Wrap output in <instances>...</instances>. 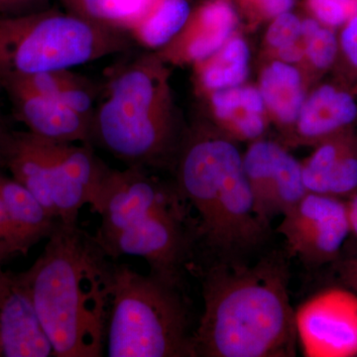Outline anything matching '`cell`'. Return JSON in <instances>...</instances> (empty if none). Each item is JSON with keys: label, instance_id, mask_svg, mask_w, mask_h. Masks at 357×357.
<instances>
[{"label": "cell", "instance_id": "cell-33", "mask_svg": "<svg viewBox=\"0 0 357 357\" xmlns=\"http://www.w3.org/2000/svg\"><path fill=\"white\" fill-rule=\"evenodd\" d=\"M11 131L6 121L0 117V169L4 168V158Z\"/></svg>", "mask_w": 357, "mask_h": 357}, {"label": "cell", "instance_id": "cell-12", "mask_svg": "<svg viewBox=\"0 0 357 357\" xmlns=\"http://www.w3.org/2000/svg\"><path fill=\"white\" fill-rule=\"evenodd\" d=\"M0 352L6 357L55 356L21 273L7 272L0 287Z\"/></svg>", "mask_w": 357, "mask_h": 357}, {"label": "cell", "instance_id": "cell-20", "mask_svg": "<svg viewBox=\"0 0 357 357\" xmlns=\"http://www.w3.org/2000/svg\"><path fill=\"white\" fill-rule=\"evenodd\" d=\"M16 79H22L42 95L93 119L96 91L86 77L75 74L70 69H63Z\"/></svg>", "mask_w": 357, "mask_h": 357}, {"label": "cell", "instance_id": "cell-37", "mask_svg": "<svg viewBox=\"0 0 357 357\" xmlns=\"http://www.w3.org/2000/svg\"><path fill=\"white\" fill-rule=\"evenodd\" d=\"M0 356H1V352H0Z\"/></svg>", "mask_w": 357, "mask_h": 357}, {"label": "cell", "instance_id": "cell-36", "mask_svg": "<svg viewBox=\"0 0 357 357\" xmlns=\"http://www.w3.org/2000/svg\"><path fill=\"white\" fill-rule=\"evenodd\" d=\"M250 1H253V3H255V2L257 1V0H250Z\"/></svg>", "mask_w": 357, "mask_h": 357}, {"label": "cell", "instance_id": "cell-7", "mask_svg": "<svg viewBox=\"0 0 357 357\" xmlns=\"http://www.w3.org/2000/svg\"><path fill=\"white\" fill-rule=\"evenodd\" d=\"M128 33L48 8L0 16V91L13 79L70 69L126 52Z\"/></svg>", "mask_w": 357, "mask_h": 357}, {"label": "cell", "instance_id": "cell-24", "mask_svg": "<svg viewBox=\"0 0 357 357\" xmlns=\"http://www.w3.org/2000/svg\"><path fill=\"white\" fill-rule=\"evenodd\" d=\"M314 18L326 27H342L357 13V0H307Z\"/></svg>", "mask_w": 357, "mask_h": 357}, {"label": "cell", "instance_id": "cell-35", "mask_svg": "<svg viewBox=\"0 0 357 357\" xmlns=\"http://www.w3.org/2000/svg\"><path fill=\"white\" fill-rule=\"evenodd\" d=\"M7 259L3 253L0 251V287H1L2 283L6 280L7 272L2 269V263L4 260Z\"/></svg>", "mask_w": 357, "mask_h": 357}, {"label": "cell", "instance_id": "cell-18", "mask_svg": "<svg viewBox=\"0 0 357 357\" xmlns=\"http://www.w3.org/2000/svg\"><path fill=\"white\" fill-rule=\"evenodd\" d=\"M265 107L280 123H296L306 100L302 77L295 67L276 61L263 70L260 79Z\"/></svg>", "mask_w": 357, "mask_h": 357}, {"label": "cell", "instance_id": "cell-27", "mask_svg": "<svg viewBox=\"0 0 357 357\" xmlns=\"http://www.w3.org/2000/svg\"><path fill=\"white\" fill-rule=\"evenodd\" d=\"M0 251L6 258L20 255H26L29 251L26 248L20 234L13 227L1 196H0Z\"/></svg>", "mask_w": 357, "mask_h": 357}, {"label": "cell", "instance_id": "cell-31", "mask_svg": "<svg viewBox=\"0 0 357 357\" xmlns=\"http://www.w3.org/2000/svg\"><path fill=\"white\" fill-rule=\"evenodd\" d=\"M278 57L282 62L287 63V64L300 62L303 59L306 58L305 46L302 47V44L296 42V43L282 47L278 49Z\"/></svg>", "mask_w": 357, "mask_h": 357}, {"label": "cell", "instance_id": "cell-16", "mask_svg": "<svg viewBox=\"0 0 357 357\" xmlns=\"http://www.w3.org/2000/svg\"><path fill=\"white\" fill-rule=\"evenodd\" d=\"M215 117L238 139H260L266 128L265 105L259 89L232 86L211 93Z\"/></svg>", "mask_w": 357, "mask_h": 357}, {"label": "cell", "instance_id": "cell-19", "mask_svg": "<svg viewBox=\"0 0 357 357\" xmlns=\"http://www.w3.org/2000/svg\"><path fill=\"white\" fill-rule=\"evenodd\" d=\"M191 13L187 0H151L128 35L146 48L162 49L184 28Z\"/></svg>", "mask_w": 357, "mask_h": 357}, {"label": "cell", "instance_id": "cell-29", "mask_svg": "<svg viewBox=\"0 0 357 357\" xmlns=\"http://www.w3.org/2000/svg\"><path fill=\"white\" fill-rule=\"evenodd\" d=\"M335 266L342 286L357 294V256L338 259L335 262Z\"/></svg>", "mask_w": 357, "mask_h": 357}, {"label": "cell", "instance_id": "cell-6", "mask_svg": "<svg viewBox=\"0 0 357 357\" xmlns=\"http://www.w3.org/2000/svg\"><path fill=\"white\" fill-rule=\"evenodd\" d=\"M195 330L184 285L115 264L107 356L195 357Z\"/></svg>", "mask_w": 357, "mask_h": 357}, {"label": "cell", "instance_id": "cell-9", "mask_svg": "<svg viewBox=\"0 0 357 357\" xmlns=\"http://www.w3.org/2000/svg\"><path fill=\"white\" fill-rule=\"evenodd\" d=\"M295 328L305 356H357V294L344 286L319 291L295 310Z\"/></svg>", "mask_w": 357, "mask_h": 357}, {"label": "cell", "instance_id": "cell-3", "mask_svg": "<svg viewBox=\"0 0 357 357\" xmlns=\"http://www.w3.org/2000/svg\"><path fill=\"white\" fill-rule=\"evenodd\" d=\"M178 191L146 169H112L96 213L102 218L96 241L112 260L143 258L150 273L184 285L199 245L198 218Z\"/></svg>", "mask_w": 357, "mask_h": 357}, {"label": "cell", "instance_id": "cell-2", "mask_svg": "<svg viewBox=\"0 0 357 357\" xmlns=\"http://www.w3.org/2000/svg\"><path fill=\"white\" fill-rule=\"evenodd\" d=\"M24 279L56 357H100L115 282V263L77 222L59 220Z\"/></svg>", "mask_w": 357, "mask_h": 357}, {"label": "cell", "instance_id": "cell-14", "mask_svg": "<svg viewBox=\"0 0 357 357\" xmlns=\"http://www.w3.org/2000/svg\"><path fill=\"white\" fill-rule=\"evenodd\" d=\"M307 192L349 199L357 192V135L351 129L318 143L302 164Z\"/></svg>", "mask_w": 357, "mask_h": 357}, {"label": "cell", "instance_id": "cell-23", "mask_svg": "<svg viewBox=\"0 0 357 357\" xmlns=\"http://www.w3.org/2000/svg\"><path fill=\"white\" fill-rule=\"evenodd\" d=\"M305 55L314 69L324 72L337 63L338 36L333 28L323 25L316 34L304 42Z\"/></svg>", "mask_w": 357, "mask_h": 357}, {"label": "cell", "instance_id": "cell-13", "mask_svg": "<svg viewBox=\"0 0 357 357\" xmlns=\"http://www.w3.org/2000/svg\"><path fill=\"white\" fill-rule=\"evenodd\" d=\"M237 24V15L227 0H211L191 13L177 36L157 56L174 64L202 62L227 43Z\"/></svg>", "mask_w": 357, "mask_h": 357}, {"label": "cell", "instance_id": "cell-25", "mask_svg": "<svg viewBox=\"0 0 357 357\" xmlns=\"http://www.w3.org/2000/svg\"><path fill=\"white\" fill-rule=\"evenodd\" d=\"M338 59L349 86H357V13L342 27L338 36Z\"/></svg>", "mask_w": 357, "mask_h": 357}, {"label": "cell", "instance_id": "cell-4", "mask_svg": "<svg viewBox=\"0 0 357 357\" xmlns=\"http://www.w3.org/2000/svg\"><path fill=\"white\" fill-rule=\"evenodd\" d=\"M174 167L176 185L197 213L199 245L218 259L243 260L265 243L270 227L256 213L243 155L231 140L196 131L182 141Z\"/></svg>", "mask_w": 357, "mask_h": 357}, {"label": "cell", "instance_id": "cell-17", "mask_svg": "<svg viewBox=\"0 0 357 357\" xmlns=\"http://www.w3.org/2000/svg\"><path fill=\"white\" fill-rule=\"evenodd\" d=\"M0 196L7 213L28 250L48 238L59 222L24 185L0 172Z\"/></svg>", "mask_w": 357, "mask_h": 357}, {"label": "cell", "instance_id": "cell-5", "mask_svg": "<svg viewBox=\"0 0 357 357\" xmlns=\"http://www.w3.org/2000/svg\"><path fill=\"white\" fill-rule=\"evenodd\" d=\"M164 62L143 56L115 70L93 116V142L128 167L175 165L182 141Z\"/></svg>", "mask_w": 357, "mask_h": 357}, {"label": "cell", "instance_id": "cell-8", "mask_svg": "<svg viewBox=\"0 0 357 357\" xmlns=\"http://www.w3.org/2000/svg\"><path fill=\"white\" fill-rule=\"evenodd\" d=\"M282 217L277 232L285 239L290 256L307 267L340 259L351 236L347 199L307 192Z\"/></svg>", "mask_w": 357, "mask_h": 357}, {"label": "cell", "instance_id": "cell-1", "mask_svg": "<svg viewBox=\"0 0 357 357\" xmlns=\"http://www.w3.org/2000/svg\"><path fill=\"white\" fill-rule=\"evenodd\" d=\"M288 263L274 251L255 264L217 259L202 278L195 357H290L298 340Z\"/></svg>", "mask_w": 357, "mask_h": 357}, {"label": "cell", "instance_id": "cell-11", "mask_svg": "<svg viewBox=\"0 0 357 357\" xmlns=\"http://www.w3.org/2000/svg\"><path fill=\"white\" fill-rule=\"evenodd\" d=\"M1 91L8 96L16 119L24 124L29 132L56 142L91 145V117L42 95L22 79L8 82Z\"/></svg>", "mask_w": 357, "mask_h": 357}, {"label": "cell", "instance_id": "cell-15", "mask_svg": "<svg viewBox=\"0 0 357 357\" xmlns=\"http://www.w3.org/2000/svg\"><path fill=\"white\" fill-rule=\"evenodd\" d=\"M357 121L352 91L340 84H321L305 100L296 121L301 141L318 143L351 129Z\"/></svg>", "mask_w": 357, "mask_h": 357}, {"label": "cell", "instance_id": "cell-22", "mask_svg": "<svg viewBox=\"0 0 357 357\" xmlns=\"http://www.w3.org/2000/svg\"><path fill=\"white\" fill-rule=\"evenodd\" d=\"M65 11L89 22L128 33L151 0H59Z\"/></svg>", "mask_w": 357, "mask_h": 357}, {"label": "cell", "instance_id": "cell-34", "mask_svg": "<svg viewBox=\"0 0 357 357\" xmlns=\"http://www.w3.org/2000/svg\"><path fill=\"white\" fill-rule=\"evenodd\" d=\"M347 206L351 234L357 239V192L351 198L347 199Z\"/></svg>", "mask_w": 357, "mask_h": 357}, {"label": "cell", "instance_id": "cell-26", "mask_svg": "<svg viewBox=\"0 0 357 357\" xmlns=\"http://www.w3.org/2000/svg\"><path fill=\"white\" fill-rule=\"evenodd\" d=\"M301 38V20L295 14L286 13L276 16L268 28L267 43L278 49L296 43Z\"/></svg>", "mask_w": 357, "mask_h": 357}, {"label": "cell", "instance_id": "cell-28", "mask_svg": "<svg viewBox=\"0 0 357 357\" xmlns=\"http://www.w3.org/2000/svg\"><path fill=\"white\" fill-rule=\"evenodd\" d=\"M50 0H0V16L22 15L48 8Z\"/></svg>", "mask_w": 357, "mask_h": 357}, {"label": "cell", "instance_id": "cell-30", "mask_svg": "<svg viewBox=\"0 0 357 357\" xmlns=\"http://www.w3.org/2000/svg\"><path fill=\"white\" fill-rule=\"evenodd\" d=\"M295 0H257L256 6L262 14L269 17H276L281 14L289 13Z\"/></svg>", "mask_w": 357, "mask_h": 357}, {"label": "cell", "instance_id": "cell-21", "mask_svg": "<svg viewBox=\"0 0 357 357\" xmlns=\"http://www.w3.org/2000/svg\"><path fill=\"white\" fill-rule=\"evenodd\" d=\"M249 49L243 39L230 38L211 57L197 63L199 86L204 91L238 86L248 75Z\"/></svg>", "mask_w": 357, "mask_h": 357}, {"label": "cell", "instance_id": "cell-10", "mask_svg": "<svg viewBox=\"0 0 357 357\" xmlns=\"http://www.w3.org/2000/svg\"><path fill=\"white\" fill-rule=\"evenodd\" d=\"M243 162L256 213L268 227L307 192L303 181L302 164L278 143L253 141L243 155Z\"/></svg>", "mask_w": 357, "mask_h": 357}, {"label": "cell", "instance_id": "cell-32", "mask_svg": "<svg viewBox=\"0 0 357 357\" xmlns=\"http://www.w3.org/2000/svg\"><path fill=\"white\" fill-rule=\"evenodd\" d=\"M321 26L323 24L316 18H306L301 21V38H303L304 42L307 41L321 29Z\"/></svg>", "mask_w": 357, "mask_h": 357}]
</instances>
